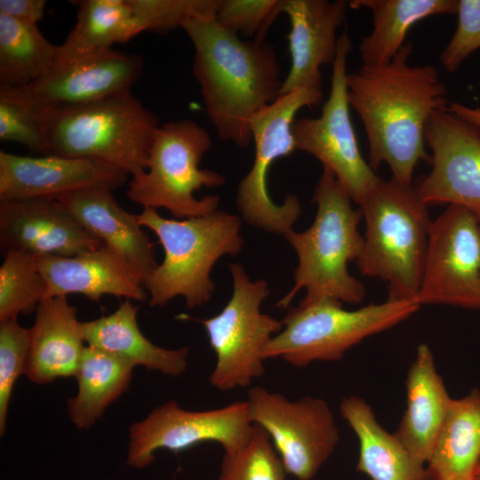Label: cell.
I'll return each instance as SVG.
<instances>
[{"mask_svg": "<svg viewBox=\"0 0 480 480\" xmlns=\"http://www.w3.org/2000/svg\"><path fill=\"white\" fill-rule=\"evenodd\" d=\"M412 42L388 62L362 65L348 73L349 106L363 122L370 166L386 163L397 181L412 185L419 162L431 161L425 148L429 118L446 109L447 89L432 65L412 66Z\"/></svg>", "mask_w": 480, "mask_h": 480, "instance_id": "obj_1", "label": "cell"}, {"mask_svg": "<svg viewBox=\"0 0 480 480\" xmlns=\"http://www.w3.org/2000/svg\"><path fill=\"white\" fill-rule=\"evenodd\" d=\"M215 15L197 14L182 27L195 50L193 75L219 138L246 148L253 116L281 95V68L269 43L241 39Z\"/></svg>", "mask_w": 480, "mask_h": 480, "instance_id": "obj_2", "label": "cell"}, {"mask_svg": "<svg viewBox=\"0 0 480 480\" xmlns=\"http://www.w3.org/2000/svg\"><path fill=\"white\" fill-rule=\"evenodd\" d=\"M331 170L324 167L316 187L313 202L316 214L303 232L292 229L284 235L296 251L299 263L294 285L276 306L287 308L296 293L307 290L300 301L333 299L358 303L365 296L364 284L348 271V262L360 257L364 238L358 230L363 217Z\"/></svg>", "mask_w": 480, "mask_h": 480, "instance_id": "obj_3", "label": "cell"}, {"mask_svg": "<svg viewBox=\"0 0 480 480\" xmlns=\"http://www.w3.org/2000/svg\"><path fill=\"white\" fill-rule=\"evenodd\" d=\"M357 204L366 227L360 272L383 280L388 298L415 300L432 224L428 205L394 178H380Z\"/></svg>", "mask_w": 480, "mask_h": 480, "instance_id": "obj_4", "label": "cell"}, {"mask_svg": "<svg viewBox=\"0 0 480 480\" xmlns=\"http://www.w3.org/2000/svg\"><path fill=\"white\" fill-rule=\"evenodd\" d=\"M142 227L152 230L164 258L144 283L149 305L164 307L178 296L188 308L206 303L215 290L211 270L223 255H237L243 248L241 219L224 211L186 219H166L156 209L139 214Z\"/></svg>", "mask_w": 480, "mask_h": 480, "instance_id": "obj_5", "label": "cell"}, {"mask_svg": "<svg viewBox=\"0 0 480 480\" xmlns=\"http://www.w3.org/2000/svg\"><path fill=\"white\" fill-rule=\"evenodd\" d=\"M49 154L99 161L133 176L147 168L157 116L131 92L45 115Z\"/></svg>", "mask_w": 480, "mask_h": 480, "instance_id": "obj_6", "label": "cell"}, {"mask_svg": "<svg viewBox=\"0 0 480 480\" xmlns=\"http://www.w3.org/2000/svg\"><path fill=\"white\" fill-rule=\"evenodd\" d=\"M415 300L391 299L356 310L342 302L324 299L300 302L281 320L283 329L265 347L262 356L282 358L295 367L316 361H338L364 339L384 332L416 313Z\"/></svg>", "mask_w": 480, "mask_h": 480, "instance_id": "obj_7", "label": "cell"}, {"mask_svg": "<svg viewBox=\"0 0 480 480\" xmlns=\"http://www.w3.org/2000/svg\"><path fill=\"white\" fill-rule=\"evenodd\" d=\"M211 147L209 133L193 120L160 124L145 172L133 176L129 183L128 198L144 208H164L176 219L204 216L217 211L219 196L200 199L194 196V192L203 187H220L226 182L219 172L199 168Z\"/></svg>", "mask_w": 480, "mask_h": 480, "instance_id": "obj_8", "label": "cell"}, {"mask_svg": "<svg viewBox=\"0 0 480 480\" xmlns=\"http://www.w3.org/2000/svg\"><path fill=\"white\" fill-rule=\"evenodd\" d=\"M233 292L216 316L198 320L205 328L216 364L209 376L218 390L249 386L265 372L263 350L282 329V321L260 311L270 291L265 280L251 281L241 264L229 265Z\"/></svg>", "mask_w": 480, "mask_h": 480, "instance_id": "obj_9", "label": "cell"}, {"mask_svg": "<svg viewBox=\"0 0 480 480\" xmlns=\"http://www.w3.org/2000/svg\"><path fill=\"white\" fill-rule=\"evenodd\" d=\"M322 100V90L302 88L280 95L253 116L254 160L236 194L237 209L250 225L284 236L292 229L301 212L300 201L288 195L282 204H276L268 193V174L277 158L296 150L292 132L296 114L304 107L319 105Z\"/></svg>", "mask_w": 480, "mask_h": 480, "instance_id": "obj_10", "label": "cell"}, {"mask_svg": "<svg viewBox=\"0 0 480 480\" xmlns=\"http://www.w3.org/2000/svg\"><path fill=\"white\" fill-rule=\"evenodd\" d=\"M247 396L252 423L269 436L287 474L299 480L313 478L340 441L327 402L316 396L292 401L259 386Z\"/></svg>", "mask_w": 480, "mask_h": 480, "instance_id": "obj_11", "label": "cell"}, {"mask_svg": "<svg viewBox=\"0 0 480 480\" xmlns=\"http://www.w3.org/2000/svg\"><path fill=\"white\" fill-rule=\"evenodd\" d=\"M351 48L346 27L338 39L331 91L320 116L294 120L292 132L296 149L312 155L331 170L351 199L358 204L380 177L362 156L350 119L347 60Z\"/></svg>", "mask_w": 480, "mask_h": 480, "instance_id": "obj_12", "label": "cell"}, {"mask_svg": "<svg viewBox=\"0 0 480 480\" xmlns=\"http://www.w3.org/2000/svg\"><path fill=\"white\" fill-rule=\"evenodd\" d=\"M253 428L246 401L208 411H188L167 401L131 426L126 464L140 469L154 461L158 450L177 452L205 442L234 453L247 444Z\"/></svg>", "mask_w": 480, "mask_h": 480, "instance_id": "obj_13", "label": "cell"}, {"mask_svg": "<svg viewBox=\"0 0 480 480\" xmlns=\"http://www.w3.org/2000/svg\"><path fill=\"white\" fill-rule=\"evenodd\" d=\"M415 300L480 308V216L450 204L432 221Z\"/></svg>", "mask_w": 480, "mask_h": 480, "instance_id": "obj_14", "label": "cell"}, {"mask_svg": "<svg viewBox=\"0 0 480 480\" xmlns=\"http://www.w3.org/2000/svg\"><path fill=\"white\" fill-rule=\"evenodd\" d=\"M142 67L143 60L136 54L113 49L93 52L57 61L39 79L14 89L46 115L131 92Z\"/></svg>", "mask_w": 480, "mask_h": 480, "instance_id": "obj_15", "label": "cell"}, {"mask_svg": "<svg viewBox=\"0 0 480 480\" xmlns=\"http://www.w3.org/2000/svg\"><path fill=\"white\" fill-rule=\"evenodd\" d=\"M425 140L432 168L414 188L419 197L427 205L455 204L480 216V128L439 110L427 124Z\"/></svg>", "mask_w": 480, "mask_h": 480, "instance_id": "obj_16", "label": "cell"}, {"mask_svg": "<svg viewBox=\"0 0 480 480\" xmlns=\"http://www.w3.org/2000/svg\"><path fill=\"white\" fill-rule=\"evenodd\" d=\"M0 245L35 257L76 256L103 246L55 198L0 201Z\"/></svg>", "mask_w": 480, "mask_h": 480, "instance_id": "obj_17", "label": "cell"}, {"mask_svg": "<svg viewBox=\"0 0 480 480\" xmlns=\"http://www.w3.org/2000/svg\"><path fill=\"white\" fill-rule=\"evenodd\" d=\"M127 175L107 164L58 155L20 156L0 151V201L57 198L92 188L114 190Z\"/></svg>", "mask_w": 480, "mask_h": 480, "instance_id": "obj_18", "label": "cell"}, {"mask_svg": "<svg viewBox=\"0 0 480 480\" xmlns=\"http://www.w3.org/2000/svg\"><path fill=\"white\" fill-rule=\"evenodd\" d=\"M344 0H280V13L290 20L288 35L292 65L281 95L302 88L322 90L321 67L333 63L337 31L346 20Z\"/></svg>", "mask_w": 480, "mask_h": 480, "instance_id": "obj_19", "label": "cell"}, {"mask_svg": "<svg viewBox=\"0 0 480 480\" xmlns=\"http://www.w3.org/2000/svg\"><path fill=\"white\" fill-rule=\"evenodd\" d=\"M56 199L87 232L120 257L144 285L158 264L139 215L124 210L112 190L105 188L82 189Z\"/></svg>", "mask_w": 480, "mask_h": 480, "instance_id": "obj_20", "label": "cell"}, {"mask_svg": "<svg viewBox=\"0 0 480 480\" xmlns=\"http://www.w3.org/2000/svg\"><path fill=\"white\" fill-rule=\"evenodd\" d=\"M46 282V298L79 293L98 301L103 295L144 301L148 293L125 262L105 245L76 256L36 257Z\"/></svg>", "mask_w": 480, "mask_h": 480, "instance_id": "obj_21", "label": "cell"}, {"mask_svg": "<svg viewBox=\"0 0 480 480\" xmlns=\"http://www.w3.org/2000/svg\"><path fill=\"white\" fill-rule=\"evenodd\" d=\"M29 331L27 378L36 384H47L58 378L75 377L86 345L76 308L67 296L44 299Z\"/></svg>", "mask_w": 480, "mask_h": 480, "instance_id": "obj_22", "label": "cell"}, {"mask_svg": "<svg viewBox=\"0 0 480 480\" xmlns=\"http://www.w3.org/2000/svg\"><path fill=\"white\" fill-rule=\"evenodd\" d=\"M405 387L406 409L395 434L426 465L452 398L436 371L433 353L425 343L417 348Z\"/></svg>", "mask_w": 480, "mask_h": 480, "instance_id": "obj_23", "label": "cell"}, {"mask_svg": "<svg viewBox=\"0 0 480 480\" xmlns=\"http://www.w3.org/2000/svg\"><path fill=\"white\" fill-rule=\"evenodd\" d=\"M139 307L125 300L111 314L81 322L87 346L122 357L136 365L163 374L178 377L188 366L189 347L164 348L152 343L141 332L138 322Z\"/></svg>", "mask_w": 480, "mask_h": 480, "instance_id": "obj_24", "label": "cell"}, {"mask_svg": "<svg viewBox=\"0 0 480 480\" xmlns=\"http://www.w3.org/2000/svg\"><path fill=\"white\" fill-rule=\"evenodd\" d=\"M340 410L359 442L357 471L371 480H431L426 465L379 423L362 397H345Z\"/></svg>", "mask_w": 480, "mask_h": 480, "instance_id": "obj_25", "label": "cell"}, {"mask_svg": "<svg viewBox=\"0 0 480 480\" xmlns=\"http://www.w3.org/2000/svg\"><path fill=\"white\" fill-rule=\"evenodd\" d=\"M480 460V390L452 399L426 463L431 480H474Z\"/></svg>", "mask_w": 480, "mask_h": 480, "instance_id": "obj_26", "label": "cell"}, {"mask_svg": "<svg viewBox=\"0 0 480 480\" xmlns=\"http://www.w3.org/2000/svg\"><path fill=\"white\" fill-rule=\"evenodd\" d=\"M353 9L366 8L373 15L372 32L361 38L358 50L364 65L390 61L405 44L409 29L437 14L457 13V0H352Z\"/></svg>", "mask_w": 480, "mask_h": 480, "instance_id": "obj_27", "label": "cell"}, {"mask_svg": "<svg viewBox=\"0 0 480 480\" xmlns=\"http://www.w3.org/2000/svg\"><path fill=\"white\" fill-rule=\"evenodd\" d=\"M135 365L131 362L87 346L75 377L78 391L68 399L71 421L80 429L91 428L107 407L126 391Z\"/></svg>", "mask_w": 480, "mask_h": 480, "instance_id": "obj_28", "label": "cell"}, {"mask_svg": "<svg viewBox=\"0 0 480 480\" xmlns=\"http://www.w3.org/2000/svg\"><path fill=\"white\" fill-rule=\"evenodd\" d=\"M77 19L63 44L57 61L83 54L112 49L143 32L130 0L75 1ZM56 61V62H57Z\"/></svg>", "mask_w": 480, "mask_h": 480, "instance_id": "obj_29", "label": "cell"}, {"mask_svg": "<svg viewBox=\"0 0 480 480\" xmlns=\"http://www.w3.org/2000/svg\"><path fill=\"white\" fill-rule=\"evenodd\" d=\"M59 45L37 24L0 13V88L25 87L55 65Z\"/></svg>", "mask_w": 480, "mask_h": 480, "instance_id": "obj_30", "label": "cell"}, {"mask_svg": "<svg viewBox=\"0 0 480 480\" xmlns=\"http://www.w3.org/2000/svg\"><path fill=\"white\" fill-rule=\"evenodd\" d=\"M0 267V322L17 320L36 311L46 298V282L36 258L26 252L9 250Z\"/></svg>", "mask_w": 480, "mask_h": 480, "instance_id": "obj_31", "label": "cell"}, {"mask_svg": "<svg viewBox=\"0 0 480 480\" xmlns=\"http://www.w3.org/2000/svg\"><path fill=\"white\" fill-rule=\"evenodd\" d=\"M286 470L269 436L254 424L247 444L224 453L218 480H287Z\"/></svg>", "mask_w": 480, "mask_h": 480, "instance_id": "obj_32", "label": "cell"}, {"mask_svg": "<svg viewBox=\"0 0 480 480\" xmlns=\"http://www.w3.org/2000/svg\"><path fill=\"white\" fill-rule=\"evenodd\" d=\"M0 140L49 153L45 115L13 88H0Z\"/></svg>", "mask_w": 480, "mask_h": 480, "instance_id": "obj_33", "label": "cell"}, {"mask_svg": "<svg viewBox=\"0 0 480 480\" xmlns=\"http://www.w3.org/2000/svg\"><path fill=\"white\" fill-rule=\"evenodd\" d=\"M30 331L17 320L0 322V434L4 435L12 393L16 380L25 374Z\"/></svg>", "mask_w": 480, "mask_h": 480, "instance_id": "obj_34", "label": "cell"}, {"mask_svg": "<svg viewBox=\"0 0 480 480\" xmlns=\"http://www.w3.org/2000/svg\"><path fill=\"white\" fill-rule=\"evenodd\" d=\"M280 0H219L215 20L224 28L250 40L264 41L280 14Z\"/></svg>", "mask_w": 480, "mask_h": 480, "instance_id": "obj_35", "label": "cell"}, {"mask_svg": "<svg viewBox=\"0 0 480 480\" xmlns=\"http://www.w3.org/2000/svg\"><path fill=\"white\" fill-rule=\"evenodd\" d=\"M458 24L439 59L452 73L476 50L480 48V0L458 1Z\"/></svg>", "mask_w": 480, "mask_h": 480, "instance_id": "obj_36", "label": "cell"}, {"mask_svg": "<svg viewBox=\"0 0 480 480\" xmlns=\"http://www.w3.org/2000/svg\"><path fill=\"white\" fill-rule=\"evenodd\" d=\"M44 0H0V13L37 24L45 12Z\"/></svg>", "mask_w": 480, "mask_h": 480, "instance_id": "obj_37", "label": "cell"}, {"mask_svg": "<svg viewBox=\"0 0 480 480\" xmlns=\"http://www.w3.org/2000/svg\"><path fill=\"white\" fill-rule=\"evenodd\" d=\"M446 109L461 119L480 128V108H471L459 102H449Z\"/></svg>", "mask_w": 480, "mask_h": 480, "instance_id": "obj_38", "label": "cell"}, {"mask_svg": "<svg viewBox=\"0 0 480 480\" xmlns=\"http://www.w3.org/2000/svg\"><path fill=\"white\" fill-rule=\"evenodd\" d=\"M474 480H480V460L475 471Z\"/></svg>", "mask_w": 480, "mask_h": 480, "instance_id": "obj_39", "label": "cell"}]
</instances>
